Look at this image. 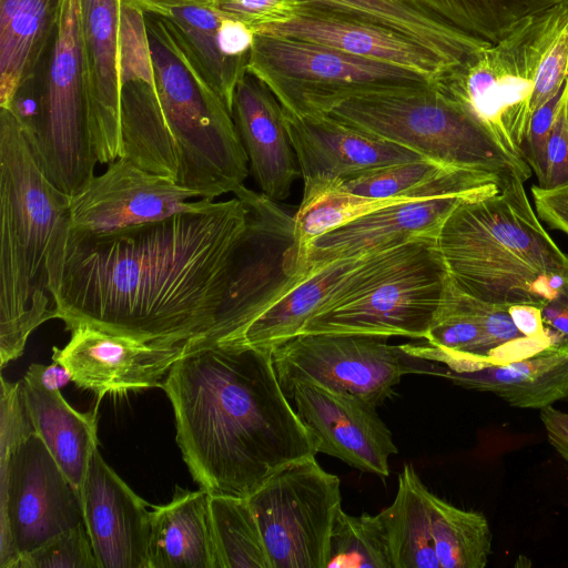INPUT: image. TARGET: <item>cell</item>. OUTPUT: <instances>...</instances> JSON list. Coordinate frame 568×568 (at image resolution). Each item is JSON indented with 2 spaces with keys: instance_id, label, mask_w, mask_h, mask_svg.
<instances>
[{
  "instance_id": "cell-1",
  "label": "cell",
  "mask_w": 568,
  "mask_h": 568,
  "mask_svg": "<svg viewBox=\"0 0 568 568\" xmlns=\"http://www.w3.org/2000/svg\"><path fill=\"white\" fill-rule=\"evenodd\" d=\"M247 229L234 196L193 211L91 233L71 227L54 318L142 343L186 345L210 338Z\"/></svg>"
},
{
  "instance_id": "cell-32",
  "label": "cell",
  "mask_w": 568,
  "mask_h": 568,
  "mask_svg": "<svg viewBox=\"0 0 568 568\" xmlns=\"http://www.w3.org/2000/svg\"><path fill=\"white\" fill-rule=\"evenodd\" d=\"M176 38L204 80L220 95L230 112L239 81L248 60L230 57L223 45V14L212 4L176 7L159 14Z\"/></svg>"
},
{
  "instance_id": "cell-48",
  "label": "cell",
  "mask_w": 568,
  "mask_h": 568,
  "mask_svg": "<svg viewBox=\"0 0 568 568\" xmlns=\"http://www.w3.org/2000/svg\"><path fill=\"white\" fill-rule=\"evenodd\" d=\"M565 112H566V120L568 124V78L566 80L565 84Z\"/></svg>"
},
{
  "instance_id": "cell-44",
  "label": "cell",
  "mask_w": 568,
  "mask_h": 568,
  "mask_svg": "<svg viewBox=\"0 0 568 568\" xmlns=\"http://www.w3.org/2000/svg\"><path fill=\"white\" fill-rule=\"evenodd\" d=\"M540 419L549 444L568 465V413L549 406L540 409Z\"/></svg>"
},
{
  "instance_id": "cell-23",
  "label": "cell",
  "mask_w": 568,
  "mask_h": 568,
  "mask_svg": "<svg viewBox=\"0 0 568 568\" xmlns=\"http://www.w3.org/2000/svg\"><path fill=\"white\" fill-rule=\"evenodd\" d=\"M231 114L261 193L274 202L285 200L301 170L282 104L247 70L236 85Z\"/></svg>"
},
{
  "instance_id": "cell-39",
  "label": "cell",
  "mask_w": 568,
  "mask_h": 568,
  "mask_svg": "<svg viewBox=\"0 0 568 568\" xmlns=\"http://www.w3.org/2000/svg\"><path fill=\"white\" fill-rule=\"evenodd\" d=\"M301 0H213L212 7L257 32L295 17Z\"/></svg>"
},
{
  "instance_id": "cell-12",
  "label": "cell",
  "mask_w": 568,
  "mask_h": 568,
  "mask_svg": "<svg viewBox=\"0 0 568 568\" xmlns=\"http://www.w3.org/2000/svg\"><path fill=\"white\" fill-rule=\"evenodd\" d=\"M389 337L348 333H305L272 349L281 388L288 397L295 386L313 384L346 392L377 407L400 378L430 372Z\"/></svg>"
},
{
  "instance_id": "cell-40",
  "label": "cell",
  "mask_w": 568,
  "mask_h": 568,
  "mask_svg": "<svg viewBox=\"0 0 568 568\" xmlns=\"http://www.w3.org/2000/svg\"><path fill=\"white\" fill-rule=\"evenodd\" d=\"M0 456L36 433L24 398L22 381L1 377Z\"/></svg>"
},
{
  "instance_id": "cell-13",
  "label": "cell",
  "mask_w": 568,
  "mask_h": 568,
  "mask_svg": "<svg viewBox=\"0 0 568 568\" xmlns=\"http://www.w3.org/2000/svg\"><path fill=\"white\" fill-rule=\"evenodd\" d=\"M81 523V494L37 433L0 456V568Z\"/></svg>"
},
{
  "instance_id": "cell-7",
  "label": "cell",
  "mask_w": 568,
  "mask_h": 568,
  "mask_svg": "<svg viewBox=\"0 0 568 568\" xmlns=\"http://www.w3.org/2000/svg\"><path fill=\"white\" fill-rule=\"evenodd\" d=\"M328 114L444 165L503 178L518 175L525 181L532 173L525 161L506 151L464 106L442 92L435 81L420 88L355 95Z\"/></svg>"
},
{
  "instance_id": "cell-31",
  "label": "cell",
  "mask_w": 568,
  "mask_h": 568,
  "mask_svg": "<svg viewBox=\"0 0 568 568\" xmlns=\"http://www.w3.org/2000/svg\"><path fill=\"white\" fill-rule=\"evenodd\" d=\"M358 18L397 30L458 67L491 43L473 37L416 0H317Z\"/></svg>"
},
{
  "instance_id": "cell-18",
  "label": "cell",
  "mask_w": 568,
  "mask_h": 568,
  "mask_svg": "<svg viewBox=\"0 0 568 568\" xmlns=\"http://www.w3.org/2000/svg\"><path fill=\"white\" fill-rule=\"evenodd\" d=\"M185 352L186 345L148 344L79 325L71 329L63 348H52V361L69 371L78 387L93 392L101 402L106 394L162 387L170 368Z\"/></svg>"
},
{
  "instance_id": "cell-20",
  "label": "cell",
  "mask_w": 568,
  "mask_h": 568,
  "mask_svg": "<svg viewBox=\"0 0 568 568\" xmlns=\"http://www.w3.org/2000/svg\"><path fill=\"white\" fill-rule=\"evenodd\" d=\"M302 422L320 440L317 453L382 477L398 449L376 407L346 392L313 384L294 387L288 396Z\"/></svg>"
},
{
  "instance_id": "cell-2",
  "label": "cell",
  "mask_w": 568,
  "mask_h": 568,
  "mask_svg": "<svg viewBox=\"0 0 568 568\" xmlns=\"http://www.w3.org/2000/svg\"><path fill=\"white\" fill-rule=\"evenodd\" d=\"M176 443L211 496H250L286 463L317 454L316 435L285 395L272 349L217 343L187 349L162 387Z\"/></svg>"
},
{
  "instance_id": "cell-11",
  "label": "cell",
  "mask_w": 568,
  "mask_h": 568,
  "mask_svg": "<svg viewBox=\"0 0 568 568\" xmlns=\"http://www.w3.org/2000/svg\"><path fill=\"white\" fill-rule=\"evenodd\" d=\"M247 499L272 568H326L341 481L315 455L284 464Z\"/></svg>"
},
{
  "instance_id": "cell-21",
  "label": "cell",
  "mask_w": 568,
  "mask_h": 568,
  "mask_svg": "<svg viewBox=\"0 0 568 568\" xmlns=\"http://www.w3.org/2000/svg\"><path fill=\"white\" fill-rule=\"evenodd\" d=\"M83 519L99 568H149L151 511L97 447L81 488Z\"/></svg>"
},
{
  "instance_id": "cell-36",
  "label": "cell",
  "mask_w": 568,
  "mask_h": 568,
  "mask_svg": "<svg viewBox=\"0 0 568 568\" xmlns=\"http://www.w3.org/2000/svg\"><path fill=\"white\" fill-rule=\"evenodd\" d=\"M399 199L373 200L354 195L339 187L325 189L302 197L301 205L293 216V230L295 245L304 267L307 251L317 237Z\"/></svg>"
},
{
  "instance_id": "cell-30",
  "label": "cell",
  "mask_w": 568,
  "mask_h": 568,
  "mask_svg": "<svg viewBox=\"0 0 568 568\" xmlns=\"http://www.w3.org/2000/svg\"><path fill=\"white\" fill-rule=\"evenodd\" d=\"M423 341L402 346L410 356L443 364L456 372L490 365L476 301L458 290L450 278Z\"/></svg>"
},
{
  "instance_id": "cell-38",
  "label": "cell",
  "mask_w": 568,
  "mask_h": 568,
  "mask_svg": "<svg viewBox=\"0 0 568 568\" xmlns=\"http://www.w3.org/2000/svg\"><path fill=\"white\" fill-rule=\"evenodd\" d=\"M13 568H99L84 523L21 556Z\"/></svg>"
},
{
  "instance_id": "cell-15",
  "label": "cell",
  "mask_w": 568,
  "mask_h": 568,
  "mask_svg": "<svg viewBox=\"0 0 568 568\" xmlns=\"http://www.w3.org/2000/svg\"><path fill=\"white\" fill-rule=\"evenodd\" d=\"M507 179L486 171L449 168L427 187L373 210L317 237L305 268L382 252L409 241L437 236L443 223L466 196L499 189Z\"/></svg>"
},
{
  "instance_id": "cell-46",
  "label": "cell",
  "mask_w": 568,
  "mask_h": 568,
  "mask_svg": "<svg viewBox=\"0 0 568 568\" xmlns=\"http://www.w3.org/2000/svg\"><path fill=\"white\" fill-rule=\"evenodd\" d=\"M29 368L36 374L39 382L50 390H60L72 381L69 371L57 362H53L48 366L42 364H31Z\"/></svg>"
},
{
  "instance_id": "cell-24",
  "label": "cell",
  "mask_w": 568,
  "mask_h": 568,
  "mask_svg": "<svg viewBox=\"0 0 568 568\" xmlns=\"http://www.w3.org/2000/svg\"><path fill=\"white\" fill-rule=\"evenodd\" d=\"M458 510L433 494L412 465H405L393 503L378 513L393 568H453L452 530Z\"/></svg>"
},
{
  "instance_id": "cell-42",
  "label": "cell",
  "mask_w": 568,
  "mask_h": 568,
  "mask_svg": "<svg viewBox=\"0 0 568 568\" xmlns=\"http://www.w3.org/2000/svg\"><path fill=\"white\" fill-rule=\"evenodd\" d=\"M568 184V124L565 112V90L556 113L545 151L542 178L538 186L555 190Z\"/></svg>"
},
{
  "instance_id": "cell-28",
  "label": "cell",
  "mask_w": 568,
  "mask_h": 568,
  "mask_svg": "<svg viewBox=\"0 0 568 568\" xmlns=\"http://www.w3.org/2000/svg\"><path fill=\"white\" fill-rule=\"evenodd\" d=\"M27 407L37 435L69 481L81 494L89 462L98 447V406L93 412L72 408L59 389L50 390L28 368L22 379Z\"/></svg>"
},
{
  "instance_id": "cell-6",
  "label": "cell",
  "mask_w": 568,
  "mask_h": 568,
  "mask_svg": "<svg viewBox=\"0 0 568 568\" xmlns=\"http://www.w3.org/2000/svg\"><path fill=\"white\" fill-rule=\"evenodd\" d=\"M448 281L437 236L366 255L300 334L348 333L422 341Z\"/></svg>"
},
{
  "instance_id": "cell-14",
  "label": "cell",
  "mask_w": 568,
  "mask_h": 568,
  "mask_svg": "<svg viewBox=\"0 0 568 568\" xmlns=\"http://www.w3.org/2000/svg\"><path fill=\"white\" fill-rule=\"evenodd\" d=\"M234 196L247 209V229L217 323L204 345L237 341L256 316L305 274L293 216L245 185Z\"/></svg>"
},
{
  "instance_id": "cell-29",
  "label": "cell",
  "mask_w": 568,
  "mask_h": 568,
  "mask_svg": "<svg viewBox=\"0 0 568 568\" xmlns=\"http://www.w3.org/2000/svg\"><path fill=\"white\" fill-rule=\"evenodd\" d=\"M364 257L338 260L307 268V272L256 316L232 344L273 349L295 337L306 322L337 293Z\"/></svg>"
},
{
  "instance_id": "cell-34",
  "label": "cell",
  "mask_w": 568,
  "mask_h": 568,
  "mask_svg": "<svg viewBox=\"0 0 568 568\" xmlns=\"http://www.w3.org/2000/svg\"><path fill=\"white\" fill-rule=\"evenodd\" d=\"M455 28L496 43L528 16L564 0H416Z\"/></svg>"
},
{
  "instance_id": "cell-43",
  "label": "cell",
  "mask_w": 568,
  "mask_h": 568,
  "mask_svg": "<svg viewBox=\"0 0 568 568\" xmlns=\"http://www.w3.org/2000/svg\"><path fill=\"white\" fill-rule=\"evenodd\" d=\"M531 194L539 220L568 236V184L555 190L532 185Z\"/></svg>"
},
{
  "instance_id": "cell-3",
  "label": "cell",
  "mask_w": 568,
  "mask_h": 568,
  "mask_svg": "<svg viewBox=\"0 0 568 568\" xmlns=\"http://www.w3.org/2000/svg\"><path fill=\"white\" fill-rule=\"evenodd\" d=\"M121 52V156L200 199L235 193L248 160L232 114L156 13Z\"/></svg>"
},
{
  "instance_id": "cell-4",
  "label": "cell",
  "mask_w": 568,
  "mask_h": 568,
  "mask_svg": "<svg viewBox=\"0 0 568 568\" xmlns=\"http://www.w3.org/2000/svg\"><path fill=\"white\" fill-rule=\"evenodd\" d=\"M71 196L45 175L28 128L0 108V363L23 354L31 333L54 318Z\"/></svg>"
},
{
  "instance_id": "cell-45",
  "label": "cell",
  "mask_w": 568,
  "mask_h": 568,
  "mask_svg": "<svg viewBox=\"0 0 568 568\" xmlns=\"http://www.w3.org/2000/svg\"><path fill=\"white\" fill-rule=\"evenodd\" d=\"M545 324L568 341V281L541 307Z\"/></svg>"
},
{
  "instance_id": "cell-25",
  "label": "cell",
  "mask_w": 568,
  "mask_h": 568,
  "mask_svg": "<svg viewBox=\"0 0 568 568\" xmlns=\"http://www.w3.org/2000/svg\"><path fill=\"white\" fill-rule=\"evenodd\" d=\"M436 373L464 388L491 393L513 407L544 409L568 400V341L509 363L462 372L439 367Z\"/></svg>"
},
{
  "instance_id": "cell-17",
  "label": "cell",
  "mask_w": 568,
  "mask_h": 568,
  "mask_svg": "<svg viewBox=\"0 0 568 568\" xmlns=\"http://www.w3.org/2000/svg\"><path fill=\"white\" fill-rule=\"evenodd\" d=\"M283 114L304 182L303 197L383 166L425 159L329 114L301 116L284 108Z\"/></svg>"
},
{
  "instance_id": "cell-9",
  "label": "cell",
  "mask_w": 568,
  "mask_h": 568,
  "mask_svg": "<svg viewBox=\"0 0 568 568\" xmlns=\"http://www.w3.org/2000/svg\"><path fill=\"white\" fill-rule=\"evenodd\" d=\"M247 70L270 88L286 111L301 116L328 114L355 95L420 88L435 81L399 65L263 32H254Z\"/></svg>"
},
{
  "instance_id": "cell-10",
  "label": "cell",
  "mask_w": 568,
  "mask_h": 568,
  "mask_svg": "<svg viewBox=\"0 0 568 568\" xmlns=\"http://www.w3.org/2000/svg\"><path fill=\"white\" fill-rule=\"evenodd\" d=\"M38 88L30 131L48 179L70 196L94 176L95 154L83 74L80 0H64Z\"/></svg>"
},
{
  "instance_id": "cell-33",
  "label": "cell",
  "mask_w": 568,
  "mask_h": 568,
  "mask_svg": "<svg viewBox=\"0 0 568 568\" xmlns=\"http://www.w3.org/2000/svg\"><path fill=\"white\" fill-rule=\"evenodd\" d=\"M219 568H272L247 497L211 496Z\"/></svg>"
},
{
  "instance_id": "cell-5",
  "label": "cell",
  "mask_w": 568,
  "mask_h": 568,
  "mask_svg": "<svg viewBox=\"0 0 568 568\" xmlns=\"http://www.w3.org/2000/svg\"><path fill=\"white\" fill-rule=\"evenodd\" d=\"M526 181L464 197L437 234L450 281L491 304L541 306L568 281V255L534 211Z\"/></svg>"
},
{
  "instance_id": "cell-37",
  "label": "cell",
  "mask_w": 568,
  "mask_h": 568,
  "mask_svg": "<svg viewBox=\"0 0 568 568\" xmlns=\"http://www.w3.org/2000/svg\"><path fill=\"white\" fill-rule=\"evenodd\" d=\"M449 168L422 159L383 166L347 180L336 187L373 200H394L420 193Z\"/></svg>"
},
{
  "instance_id": "cell-16",
  "label": "cell",
  "mask_w": 568,
  "mask_h": 568,
  "mask_svg": "<svg viewBox=\"0 0 568 568\" xmlns=\"http://www.w3.org/2000/svg\"><path fill=\"white\" fill-rule=\"evenodd\" d=\"M169 176L152 173L126 158L108 164L70 200L71 227L100 233L163 220L199 209L204 199Z\"/></svg>"
},
{
  "instance_id": "cell-26",
  "label": "cell",
  "mask_w": 568,
  "mask_h": 568,
  "mask_svg": "<svg viewBox=\"0 0 568 568\" xmlns=\"http://www.w3.org/2000/svg\"><path fill=\"white\" fill-rule=\"evenodd\" d=\"M210 497L176 487L170 503L153 507L149 568H219Z\"/></svg>"
},
{
  "instance_id": "cell-19",
  "label": "cell",
  "mask_w": 568,
  "mask_h": 568,
  "mask_svg": "<svg viewBox=\"0 0 568 568\" xmlns=\"http://www.w3.org/2000/svg\"><path fill=\"white\" fill-rule=\"evenodd\" d=\"M257 32L326 45L358 58L407 68L436 80L455 65L417 40L317 0H301L290 21Z\"/></svg>"
},
{
  "instance_id": "cell-8",
  "label": "cell",
  "mask_w": 568,
  "mask_h": 568,
  "mask_svg": "<svg viewBox=\"0 0 568 568\" xmlns=\"http://www.w3.org/2000/svg\"><path fill=\"white\" fill-rule=\"evenodd\" d=\"M568 16V0L525 18L505 38L435 80L508 151L524 160L521 143L531 116L539 64ZM526 162V161H525Z\"/></svg>"
},
{
  "instance_id": "cell-22",
  "label": "cell",
  "mask_w": 568,
  "mask_h": 568,
  "mask_svg": "<svg viewBox=\"0 0 568 568\" xmlns=\"http://www.w3.org/2000/svg\"><path fill=\"white\" fill-rule=\"evenodd\" d=\"M123 0H80L84 83L99 163L121 156Z\"/></svg>"
},
{
  "instance_id": "cell-35",
  "label": "cell",
  "mask_w": 568,
  "mask_h": 568,
  "mask_svg": "<svg viewBox=\"0 0 568 568\" xmlns=\"http://www.w3.org/2000/svg\"><path fill=\"white\" fill-rule=\"evenodd\" d=\"M326 568H393L389 540L379 514L335 517Z\"/></svg>"
},
{
  "instance_id": "cell-27",
  "label": "cell",
  "mask_w": 568,
  "mask_h": 568,
  "mask_svg": "<svg viewBox=\"0 0 568 568\" xmlns=\"http://www.w3.org/2000/svg\"><path fill=\"white\" fill-rule=\"evenodd\" d=\"M64 0H0V108L31 83L53 40Z\"/></svg>"
},
{
  "instance_id": "cell-47",
  "label": "cell",
  "mask_w": 568,
  "mask_h": 568,
  "mask_svg": "<svg viewBox=\"0 0 568 568\" xmlns=\"http://www.w3.org/2000/svg\"><path fill=\"white\" fill-rule=\"evenodd\" d=\"M132 3L143 11L162 14L165 11L183 6H206L212 4L213 0H124Z\"/></svg>"
},
{
  "instance_id": "cell-41",
  "label": "cell",
  "mask_w": 568,
  "mask_h": 568,
  "mask_svg": "<svg viewBox=\"0 0 568 568\" xmlns=\"http://www.w3.org/2000/svg\"><path fill=\"white\" fill-rule=\"evenodd\" d=\"M565 87L532 113L521 143L523 158L538 181L542 178L546 144Z\"/></svg>"
}]
</instances>
